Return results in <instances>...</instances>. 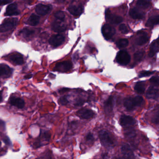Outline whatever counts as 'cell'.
<instances>
[{
    "mask_svg": "<svg viewBox=\"0 0 159 159\" xmlns=\"http://www.w3.org/2000/svg\"><path fill=\"white\" fill-rule=\"evenodd\" d=\"M143 99L140 96H137L134 98H127L124 102V106L129 111H131L137 107L140 106L143 102Z\"/></svg>",
    "mask_w": 159,
    "mask_h": 159,
    "instance_id": "obj_1",
    "label": "cell"
},
{
    "mask_svg": "<svg viewBox=\"0 0 159 159\" xmlns=\"http://www.w3.org/2000/svg\"><path fill=\"white\" fill-rule=\"evenodd\" d=\"M99 138L102 145L105 147L108 148L113 146L114 144L113 138L107 131L102 130L99 134Z\"/></svg>",
    "mask_w": 159,
    "mask_h": 159,
    "instance_id": "obj_2",
    "label": "cell"
},
{
    "mask_svg": "<svg viewBox=\"0 0 159 159\" xmlns=\"http://www.w3.org/2000/svg\"><path fill=\"white\" fill-rule=\"evenodd\" d=\"M17 22V19L15 18L5 20L0 25V32H5L12 30L14 27H16Z\"/></svg>",
    "mask_w": 159,
    "mask_h": 159,
    "instance_id": "obj_3",
    "label": "cell"
},
{
    "mask_svg": "<svg viewBox=\"0 0 159 159\" xmlns=\"http://www.w3.org/2000/svg\"><path fill=\"white\" fill-rule=\"evenodd\" d=\"M116 60L118 63L120 65H127L130 61V56L127 51L121 50L118 53L116 56Z\"/></svg>",
    "mask_w": 159,
    "mask_h": 159,
    "instance_id": "obj_4",
    "label": "cell"
},
{
    "mask_svg": "<svg viewBox=\"0 0 159 159\" xmlns=\"http://www.w3.org/2000/svg\"><path fill=\"white\" fill-rule=\"evenodd\" d=\"M115 29L109 24H105L102 28V33L104 37L108 40L113 37L115 34Z\"/></svg>",
    "mask_w": 159,
    "mask_h": 159,
    "instance_id": "obj_5",
    "label": "cell"
},
{
    "mask_svg": "<svg viewBox=\"0 0 159 159\" xmlns=\"http://www.w3.org/2000/svg\"><path fill=\"white\" fill-rule=\"evenodd\" d=\"M72 65L71 61H63L57 63L54 70L60 72H66L72 69Z\"/></svg>",
    "mask_w": 159,
    "mask_h": 159,
    "instance_id": "obj_6",
    "label": "cell"
},
{
    "mask_svg": "<svg viewBox=\"0 0 159 159\" xmlns=\"http://www.w3.org/2000/svg\"><path fill=\"white\" fill-rule=\"evenodd\" d=\"M65 37L62 34H58L53 35L49 39V43L53 47H58L63 43Z\"/></svg>",
    "mask_w": 159,
    "mask_h": 159,
    "instance_id": "obj_7",
    "label": "cell"
},
{
    "mask_svg": "<svg viewBox=\"0 0 159 159\" xmlns=\"http://www.w3.org/2000/svg\"><path fill=\"white\" fill-rule=\"evenodd\" d=\"M66 28L67 27L64 23V20L56 19L52 24V30L56 32L60 33L64 31Z\"/></svg>",
    "mask_w": 159,
    "mask_h": 159,
    "instance_id": "obj_8",
    "label": "cell"
},
{
    "mask_svg": "<svg viewBox=\"0 0 159 159\" xmlns=\"http://www.w3.org/2000/svg\"><path fill=\"white\" fill-rule=\"evenodd\" d=\"M105 17L106 20L113 24H118L123 21L122 17L112 14L109 9L106 10Z\"/></svg>",
    "mask_w": 159,
    "mask_h": 159,
    "instance_id": "obj_9",
    "label": "cell"
},
{
    "mask_svg": "<svg viewBox=\"0 0 159 159\" xmlns=\"http://www.w3.org/2000/svg\"><path fill=\"white\" fill-rule=\"evenodd\" d=\"M94 113L92 110L87 108H82L77 112V115L84 119H89L94 116Z\"/></svg>",
    "mask_w": 159,
    "mask_h": 159,
    "instance_id": "obj_10",
    "label": "cell"
},
{
    "mask_svg": "<svg viewBox=\"0 0 159 159\" xmlns=\"http://www.w3.org/2000/svg\"><path fill=\"white\" fill-rule=\"evenodd\" d=\"M148 36L147 34L144 32H140L137 34V37L135 39V43L139 46H142L147 43Z\"/></svg>",
    "mask_w": 159,
    "mask_h": 159,
    "instance_id": "obj_11",
    "label": "cell"
},
{
    "mask_svg": "<svg viewBox=\"0 0 159 159\" xmlns=\"http://www.w3.org/2000/svg\"><path fill=\"white\" fill-rule=\"evenodd\" d=\"M121 151L123 154V157L118 159H134L132 149L128 145L123 146L121 148Z\"/></svg>",
    "mask_w": 159,
    "mask_h": 159,
    "instance_id": "obj_12",
    "label": "cell"
},
{
    "mask_svg": "<svg viewBox=\"0 0 159 159\" xmlns=\"http://www.w3.org/2000/svg\"><path fill=\"white\" fill-rule=\"evenodd\" d=\"M136 121L134 119L130 116L124 115L120 118V124L123 127H127V126L134 125Z\"/></svg>",
    "mask_w": 159,
    "mask_h": 159,
    "instance_id": "obj_13",
    "label": "cell"
},
{
    "mask_svg": "<svg viewBox=\"0 0 159 159\" xmlns=\"http://www.w3.org/2000/svg\"><path fill=\"white\" fill-rule=\"evenodd\" d=\"M12 73L11 68L6 64H0V77L8 78Z\"/></svg>",
    "mask_w": 159,
    "mask_h": 159,
    "instance_id": "obj_14",
    "label": "cell"
},
{
    "mask_svg": "<svg viewBox=\"0 0 159 159\" xmlns=\"http://www.w3.org/2000/svg\"><path fill=\"white\" fill-rule=\"evenodd\" d=\"M9 103L12 106L16 107L18 108H22L25 105L23 100L19 97L12 96L9 99Z\"/></svg>",
    "mask_w": 159,
    "mask_h": 159,
    "instance_id": "obj_15",
    "label": "cell"
},
{
    "mask_svg": "<svg viewBox=\"0 0 159 159\" xmlns=\"http://www.w3.org/2000/svg\"><path fill=\"white\" fill-rule=\"evenodd\" d=\"M19 13L16 4L13 3L8 6L5 15L6 16H13L19 15Z\"/></svg>",
    "mask_w": 159,
    "mask_h": 159,
    "instance_id": "obj_16",
    "label": "cell"
},
{
    "mask_svg": "<svg viewBox=\"0 0 159 159\" xmlns=\"http://www.w3.org/2000/svg\"><path fill=\"white\" fill-rule=\"evenodd\" d=\"M51 9V7L49 6L39 4L36 6L35 11L38 15L44 16L47 14Z\"/></svg>",
    "mask_w": 159,
    "mask_h": 159,
    "instance_id": "obj_17",
    "label": "cell"
},
{
    "mask_svg": "<svg viewBox=\"0 0 159 159\" xmlns=\"http://www.w3.org/2000/svg\"><path fill=\"white\" fill-rule=\"evenodd\" d=\"M68 11L72 15L74 16H79L83 12V7L82 5H72L69 6Z\"/></svg>",
    "mask_w": 159,
    "mask_h": 159,
    "instance_id": "obj_18",
    "label": "cell"
},
{
    "mask_svg": "<svg viewBox=\"0 0 159 159\" xmlns=\"http://www.w3.org/2000/svg\"><path fill=\"white\" fill-rule=\"evenodd\" d=\"M10 60L16 65H21L23 64V58L22 55L19 53H15L10 55L9 57Z\"/></svg>",
    "mask_w": 159,
    "mask_h": 159,
    "instance_id": "obj_19",
    "label": "cell"
},
{
    "mask_svg": "<svg viewBox=\"0 0 159 159\" xmlns=\"http://www.w3.org/2000/svg\"><path fill=\"white\" fill-rule=\"evenodd\" d=\"M129 15L134 19H143L144 17L145 14L142 11L136 8H132L129 12Z\"/></svg>",
    "mask_w": 159,
    "mask_h": 159,
    "instance_id": "obj_20",
    "label": "cell"
},
{
    "mask_svg": "<svg viewBox=\"0 0 159 159\" xmlns=\"http://www.w3.org/2000/svg\"><path fill=\"white\" fill-rule=\"evenodd\" d=\"M147 97L148 99H157L159 97V90L154 87H150L147 93Z\"/></svg>",
    "mask_w": 159,
    "mask_h": 159,
    "instance_id": "obj_21",
    "label": "cell"
},
{
    "mask_svg": "<svg viewBox=\"0 0 159 159\" xmlns=\"http://www.w3.org/2000/svg\"><path fill=\"white\" fill-rule=\"evenodd\" d=\"M114 101L113 96H110L104 104V109L106 113H110L114 108Z\"/></svg>",
    "mask_w": 159,
    "mask_h": 159,
    "instance_id": "obj_22",
    "label": "cell"
},
{
    "mask_svg": "<svg viewBox=\"0 0 159 159\" xmlns=\"http://www.w3.org/2000/svg\"><path fill=\"white\" fill-rule=\"evenodd\" d=\"M158 39H157L156 41H154L153 43L151 44L148 56L150 57H152L156 55V53L158 52Z\"/></svg>",
    "mask_w": 159,
    "mask_h": 159,
    "instance_id": "obj_23",
    "label": "cell"
},
{
    "mask_svg": "<svg viewBox=\"0 0 159 159\" xmlns=\"http://www.w3.org/2000/svg\"><path fill=\"white\" fill-rule=\"evenodd\" d=\"M159 20V15L154 16L149 18L147 20L146 26L147 27H153L155 25L158 24Z\"/></svg>",
    "mask_w": 159,
    "mask_h": 159,
    "instance_id": "obj_24",
    "label": "cell"
},
{
    "mask_svg": "<svg viewBox=\"0 0 159 159\" xmlns=\"http://www.w3.org/2000/svg\"><path fill=\"white\" fill-rule=\"evenodd\" d=\"M39 20L40 17L38 16L35 14H32L29 18L27 23L31 26H36L39 23Z\"/></svg>",
    "mask_w": 159,
    "mask_h": 159,
    "instance_id": "obj_25",
    "label": "cell"
},
{
    "mask_svg": "<svg viewBox=\"0 0 159 159\" xmlns=\"http://www.w3.org/2000/svg\"><path fill=\"white\" fill-rule=\"evenodd\" d=\"M134 89L139 94H143L145 90V85L144 82H138L134 87Z\"/></svg>",
    "mask_w": 159,
    "mask_h": 159,
    "instance_id": "obj_26",
    "label": "cell"
},
{
    "mask_svg": "<svg viewBox=\"0 0 159 159\" xmlns=\"http://www.w3.org/2000/svg\"><path fill=\"white\" fill-rule=\"evenodd\" d=\"M20 34H21L24 38H30L34 34L35 31L34 30H31V29L25 28L21 31Z\"/></svg>",
    "mask_w": 159,
    "mask_h": 159,
    "instance_id": "obj_27",
    "label": "cell"
},
{
    "mask_svg": "<svg viewBox=\"0 0 159 159\" xmlns=\"http://www.w3.org/2000/svg\"><path fill=\"white\" fill-rule=\"evenodd\" d=\"M137 5L141 8L146 9L151 6V2L149 0H138Z\"/></svg>",
    "mask_w": 159,
    "mask_h": 159,
    "instance_id": "obj_28",
    "label": "cell"
},
{
    "mask_svg": "<svg viewBox=\"0 0 159 159\" xmlns=\"http://www.w3.org/2000/svg\"><path fill=\"white\" fill-rule=\"evenodd\" d=\"M129 41L127 39H121L116 43L117 46L119 48H125L129 45Z\"/></svg>",
    "mask_w": 159,
    "mask_h": 159,
    "instance_id": "obj_29",
    "label": "cell"
},
{
    "mask_svg": "<svg viewBox=\"0 0 159 159\" xmlns=\"http://www.w3.org/2000/svg\"><path fill=\"white\" fill-rule=\"evenodd\" d=\"M144 55V51H137L134 55V61L136 62H139L141 61L143 58Z\"/></svg>",
    "mask_w": 159,
    "mask_h": 159,
    "instance_id": "obj_30",
    "label": "cell"
},
{
    "mask_svg": "<svg viewBox=\"0 0 159 159\" xmlns=\"http://www.w3.org/2000/svg\"><path fill=\"white\" fill-rule=\"evenodd\" d=\"M55 17L57 19L64 20L65 19V14L64 12L61 11H58L55 14Z\"/></svg>",
    "mask_w": 159,
    "mask_h": 159,
    "instance_id": "obj_31",
    "label": "cell"
},
{
    "mask_svg": "<svg viewBox=\"0 0 159 159\" xmlns=\"http://www.w3.org/2000/svg\"><path fill=\"white\" fill-rule=\"evenodd\" d=\"M119 30L122 34H126L129 32V30H128L127 26L124 24H121L119 26Z\"/></svg>",
    "mask_w": 159,
    "mask_h": 159,
    "instance_id": "obj_32",
    "label": "cell"
},
{
    "mask_svg": "<svg viewBox=\"0 0 159 159\" xmlns=\"http://www.w3.org/2000/svg\"><path fill=\"white\" fill-rule=\"evenodd\" d=\"M154 73L153 72L148 71H143L141 72L139 75V77H146V76H149L151 75Z\"/></svg>",
    "mask_w": 159,
    "mask_h": 159,
    "instance_id": "obj_33",
    "label": "cell"
},
{
    "mask_svg": "<svg viewBox=\"0 0 159 159\" xmlns=\"http://www.w3.org/2000/svg\"><path fill=\"white\" fill-rule=\"evenodd\" d=\"M150 81L151 83L156 85L159 86V77L158 76H153L150 78Z\"/></svg>",
    "mask_w": 159,
    "mask_h": 159,
    "instance_id": "obj_34",
    "label": "cell"
},
{
    "mask_svg": "<svg viewBox=\"0 0 159 159\" xmlns=\"http://www.w3.org/2000/svg\"><path fill=\"white\" fill-rule=\"evenodd\" d=\"M59 102L61 104L63 105H65L68 104L69 102H68V99H67L66 96H63V97L60 98Z\"/></svg>",
    "mask_w": 159,
    "mask_h": 159,
    "instance_id": "obj_35",
    "label": "cell"
},
{
    "mask_svg": "<svg viewBox=\"0 0 159 159\" xmlns=\"http://www.w3.org/2000/svg\"><path fill=\"white\" fill-rule=\"evenodd\" d=\"M86 140L88 142H92L94 140V137L93 134L91 133L88 134L86 136Z\"/></svg>",
    "mask_w": 159,
    "mask_h": 159,
    "instance_id": "obj_36",
    "label": "cell"
},
{
    "mask_svg": "<svg viewBox=\"0 0 159 159\" xmlns=\"http://www.w3.org/2000/svg\"><path fill=\"white\" fill-rule=\"evenodd\" d=\"M37 159H52V156L50 154V153H48L46 154L44 156L41 157Z\"/></svg>",
    "mask_w": 159,
    "mask_h": 159,
    "instance_id": "obj_37",
    "label": "cell"
},
{
    "mask_svg": "<svg viewBox=\"0 0 159 159\" xmlns=\"http://www.w3.org/2000/svg\"><path fill=\"white\" fill-rule=\"evenodd\" d=\"M84 101L82 99H79L78 100H77L76 102L75 105L76 106H80L84 104Z\"/></svg>",
    "mask_w": 159,
    "mask_h": 159,
    "instance_id": "obj_38",
    "label": "cell"
},
{
    "mask_svg": "<svg viewBox=\"0 0 159 159\" xmlns=\"http://www.w3.org/2000/svg\"><path fill=\"white\" fill-rule=\"evenodd\" d=\"M12 0H0V6L5 5L12 2Z\"/></svg>",
    "mask_w": 159,
    "mask_h": 159,
    "instance_id": "obj_39",
    "label": "cell"
},
{
    "mask_svg": "<svg viewBox=\"0 0 159 159\" xmlns=\"http://www.w3.org/2000/svg\"><path fill=\"white\" fill-rule=\"evenodd\" d=\"M69 90H70V89H68V88H63V89H61L60 90H59V92L61 93H64L67 92Z\"/></svg>",
    "mask_w": 159,
    "mask_h": 159,
    "instance_id": "obj_40",
    "label": "cell"
},
{
    "mask_svg": "<svg viewBox=\"0 0 159 159\" xmlns=\"http://www.w3.org/2000/svg\"><path fill=\"white\" fill-rule=\"evenodd\" d=\"M32 76L33 75L32 74L27 75H25L24 78H25V79H30V78H32Z\"/></svg>",
    "mask_w": 159,
    "mask_h": 159,
    "instance_id": "obj_41",
    "label": "cell"
},
{
    "mask_svg": "<svg viewBox=\"0 0 159 159\" xmlns=\"http://www.w3.org/2000/svg\"><path fill=\"white\" fill-rule=\"evenodd\" d=\"M2 100V91H0V102Z\"/></svg>",
    "mask_w": 159,
    "mask_h": 159,
    "instance_id": "obj_42",
    "label": "cell"
},
{
    "mask_svg": "<svg viewBox=\"0 0 159 159\" xmlns=\"http://www.w3.org/2000/svg\"><path fill=\"white\" fill-rule=\"evenodd\" d=\"M103 158L104 159H107V155L106 154H104L102 156Z\"/></svg>",
    "mask_w": 159,
    "mask_h": 159,
    "instance_id": "obj_43",
    "label": "cell"
},
{
    "mask_svg": "<svg viewBox=\"0 0 159 159\" xmlns=\"http://www.w3.org/2000/svg\"><path fill=\"white\" fill-rule=\"evenodd\" d=\"M58 2H59L62 3L65 0H57Z\"/></svg>",
    "mask_w": 159,
    "mask_h": 159,
    "instance_id": "obj_44",
    "label": "cell"
},
{
    "mask_svg": "<svg viewBox=\"0 0 159 159\" xmlns=\"http://www.w3.org/2000/svg\"><path fill=\"white\" fill-rule=\"evenodd\" d=\"M1 141H0V146H1Z\"/></svg>",
    "mask_w": 159,
    "mask_h": 159,
    "instance_id": "obj_45",
    "label": "cell"
}]
</instances>
